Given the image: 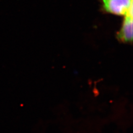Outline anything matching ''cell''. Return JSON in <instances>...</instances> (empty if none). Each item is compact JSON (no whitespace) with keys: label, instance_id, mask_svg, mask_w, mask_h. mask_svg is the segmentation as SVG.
<instances>
[{"label":"cell","instance_id":"6da1fadb","mask_svg":"<svg viewBox=\"0 0 133 133\" xmlns=\"http://www.w3.org/2000/svg\"><path fill=\"white\" fill-rule=\"evenodd\" d=\"M103 6L109 13L133 16V0H103Z\"/></svg>","mask_w":133,"mask_h":133},{"label":"cell","instance_id":"7a4b0ae2","mask_svg":"<svg viewBox=\"0 0 133 133\" xmlns=\"http://www.w3.org/2000/svg\"><path fill=\"white\" fill-rule=\"evenodd\" d=\"M118 38L124 42H132L133 39V16H125Z\"/></svg>","mask_w":133,"mask_h":133}]
</instances>
